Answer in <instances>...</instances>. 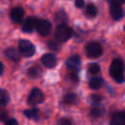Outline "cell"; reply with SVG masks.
Returning <instances> with one entry per match:
<instances>
[{"label":"cell","mask_w":125,"mask_h":125,"mask_svg":"<svg viewBox=\"0 0 125 125\" xmlns=\"http://www.w3.org/2000/svg\"><path fill=\"white\" fill-rule=\"evenodd\" d=\"M102 85H103V79L100 77H95V78L91 79L89 82V86L93 90H97V89L101 88Z\"/></svg>","instance_id":"cell-14"},{"label":"cell","mask_w":125,"mask_h":125,"mask_svg":"<svg viewBox=\"0 0 125 125\" xmlns=\"http://www.w3.org/2000/svg\"><path fill=\"white\" fill-rule=\"evenodd\" d=\"M37 32L42 36H47L52 31V23L45 19H38L36 25Z\"/></svg>","instance_id":"cell-5"},{"label":"cell","mask_w":125,"mask_h":125,"mask_svg":"<svg viewBox=\"0 0 125 125\" xmlns=\"http://www.w3.org/2000/svg\"><path fill=\"white\" fill-rule=\"evenodd\" d=\"M37 21L38 19L35 17H28L22 25V31L24 32H32L34 29H36V25H37Z\"/></svg>","instance_id":"cell-9"},{"label":"cell","mask_w":125,"mask_h":125,"mask_svg":"<svg viewBox=\"0 0 125 125\" xmlns=\"http://www.w3.org/2000/svg\"><path fill=\"white\" fill-rule=\"evenodd\" d=\"M103 112H104V109H103L101 106H99V105H95V106H93V107L91 108V110H90L91 115H92L93 117H95V118L100 117V116L103 114Z\"/></svg>","instance_id":"cell-19"},{"label":"cell","mask_w":125,"mask_h":125,"mask_svg":"<svg viewBox=\"0 0 125 125\" xmlns=\"http://www.w3.org/2000/svg\"><path fill=\"white\" fill-rule=\"evenodd\" d=\"M23 16H24V11L22 8L21 7H16L14 8L12 11H11V14H10V17H11V20L14 21V22H21L23 19Z\"/></svg>","instance_id":"cell-11"},{"label":"cell","mask_w":125,"mask_h":125,"mask_svg":"<svg viewBox=\"0 0 125 125\" xmlns=\"http://www.w3.org/2000/svg\"><path fill=\"white\" fill-rule=\"evenodd\" d=\"M109 73L110 76L118 83H121L124 81V76H123V61L119 58L114 59L111 62L110 67H109Z\"/></svg>","instance_id":"cell-1"},{"label":"cell","mask_w":125,"mask_h":125,"mask_svg":"<svg viewBox=\"0 0 125 125\" xmlns=\"http://www.w3.org/2000/svg\"><path fill=\"white\" fill-rule=\"evenodd\" d=\"M108 1L109 2H113V3H116V4H119V5H122L125 0H108Z\"/></svg>","instance_id":"cell-30"},{"label":"cell","mask_w":125,"mask_h":125,"mask_svg":"<svg viewBox=\"0 0 125 125\" xmlns=\"http://www.w3.org/2000/svg\"><path fill=\"white\" fill-rule=\"evenodd\" d=\"M8 119V112L5 110L0 111V121H6Z\"/></svg>","instance_id":"cell-26"},{"label":"cell","mask_w":125,"mask_h":125,"mask_svg":"<svg viewBox=\"0 0 125 125\" xmlns=\"http://www.w3.org/2000/svg\"><path fill=\"white\" fill-rule=\"evenodd\" d=\"M110 125H125V112H116L111 116Z\"/></svg>","instance_id":"cell-12"},{"label":"cell","mask_w":125,"mask_h":125,"mask_svg":"<svg viewBox=\"0 0 125 125\" xmlns=\"http://www.w3.org/2000/svg\"><path fill=\"white\" fill-rule=\"evenodd\" d=\"M5 55L8 59L12 60V61H20L21 59V52L16 50L15 48H9L6 50Z\"/></svg>","instance_id":"cell-13"},{"label":"cell","mask_w":125,"mask_h":125,"mask_svg":"<svg viewBox=\"0 0 125 125\" xmlns=\"http://www.w3.org/2000/svg\"><path fill=\"white\" fill-rule=\"evenodd\" d=\"M5 125H19L18 124V121L14 118H10V119H7L6 122H5Z\"/></svg>","instance_id":"cell-28"},{"label":"cell","mask_w":125,"mask_h":125,"mask_svg":"<svg viewBox=\"0 0 125 125\" xmlns=\"http://www.w3.org/2000/svg\"><path fill=\"white\" fill-rule=\"evenodd\" d=\"M101 100H102V97L99 96V95H92V96H91V101H92L94 104H98V103H100Z\"/></svg>","instance_id":"cell-25"},{"label":"cell","mask_w":125,"mask_h":125,"mask_svg":"<svg viewBox=\"0 0 125 125\" xmlns=\"http://www.w3.org/2000/svg\"><path fill=\"white\" fill-rule=\"evenodd\" d=\"M27 75L30 77V78H37L39 75H40V71L37 67L35 66H31L27 69Z\"/></svg>","instance_id":"cell-21"},{"label":"cell","mask_w":125,"mask_h":125,"mask_svg":"<svg viewBox=\"0 0 125 125\" xmlns=\"http://www.w3.org/2000/svg\"><path fill=\"white\" fill-rule=\"evenodd\" d=\"M41 61H42V63H43L46 67H48V68H52V67L56 66V64H57V58H56V56H55L54 54H52V53L45 54V55L42 57Z\"/></svg>","instance_id":"cell-10"},{"label":"cell","mask_w":125,"mask_h":125,"mask_svg":"<svg viewBox=\"0 0 125 125\" xmlns=\"http://www.w3.org/2000/svg\"><path fill=\"white\" fill-rule=\"evenodd\" d=\"M60 41H55V40H50L48 42V47L52 51H59L60 49Z\"/></svg>","instance_id":"cell-23"},{"label":"cell","mask_w":125,"mask_h":125,"mask_svg":"<svg viewBox=\"0 0 125 125\" xmlns=\"http://www.w3.org/2000/svg\"><path fill=\"white\" fill-rule=\"evenodd\" d=\"M80 65H81V60L78 55H73V56L69 57L66 61V66L72 71L79 70Z\"/></svg>","instance_id":"cell-8"},{"label":"cell","mask_w":125,"mask_h":125,"mask_svg":"<svg viewBox=\"0 0 125 125\" xmlns=\"http://www.w3.org/2000/svg\"><path fill=\"white\" fill-rule=\"evenodd\" d=\"M55 21L57 22H59V24L60 23H65V21H67V16H66L65 12L64 11L57 12L56 15H55Z\"/></svg>","instance_id":"cell-15"},{"label":"cell","mask_w":125,"mask_h":125,"mask_svg":"<svg viewBox=\"0 0 125 125\" xmlns=\"http://www.w3.org/2000/svg\"><path fill=\"white\" fill-rule=\"evenodd\" d=\"M72 36V29L66 23H60L55 30V38L60 42L67 41Z\"/></svg>","instance_id":"cell-2"},{"label":"cell","mask_w":125,"mask_h":125,"mask_svg":"<svg viewBox=\"0 0 125 125\" xmlns=\"http://www.w3.org/2000/svg\"><path fill=\"white\" fill-rule=\"evenodd\" d=\"M88 72L90 74H97L100 72V65L98 63H91L88 66Z\"/></svg>","instance_id":"cell-22"},{"label":"cell","mask_w":125,"mask_h":125,"mask_svg":"<svg viewBox=\"0 0 125 125\" xmlns=\"http://www.w3.org/2000/svg\"><path fill=\"white\" fill-rule=\"evenodd\" d=\"M63 100H64V102H65L66 104H73L76 103L77 98H76V95H75V94H73V93H67V94L63 97Z\"/></svg>","instance_id":"cell-20"},{"label":"cell","mask_w":125,"mask_h":125,"mask_svg":"<svg viewBox=\"0 0 125 125\" xmlns=\"http://www.w3.org/2000/svg\"><path fill=\"white\" fill-rule=\"evenodd\" d=\"M19 49L21 54L24 57H31L35 53L34 45L28 40H21L19 43Z\"/></svg>","instance_id":"cell-4"},{"label":"cell","mask_w":125,"mask_h":125,"mask_svg":"<svg viewBox=\"0 0 125 125\" xmlns=\"http://www.w3.org/2000/svg\"><path fill=\"white\" fill-rule=\"evenodd\" d=\"M58 125H72V122L68 118H62L58 122Z\"/></svg>","instance_id":"cell-24"},{"label":"cell","mask_w":125,"mask_h":125,"mask_svg":"<svg viewBox=\"0 0 125 125\" xmlns=\"http://www.w3.org/2000/svg\"><path fill=\"white\" fill-rule=\"evenodd\" d=\"M85 13H86V15H87L88 17H90V18H93V17H95V16L97 15V13H98L97 7H96L94 4L90 3V4H88V5H87Z\"/></svg>","instance_id":"cell-17"},{"label":"cell","mask_w":125,"mask_h":125,"mask_svg":"<svg viewBox=\"0 0 125 125\" xmlns=\"http://www.w3.org/2000/svg\"><path fill=\"white\" fill-rule=\"evenodd\" d=\"M9 102V95L8 93L3 90V89H0V107H4L7 103Z\"/></svg>","instance_id":"cell-18"},{"label":"cell","mask_w":125,"mask_h":125,"mask_svg":"<svg viewBox=\"0 0 125 125\" xmlns=\"http://www.w3.org/2000/svg\"><path fill=\"white\" fill-rule=\"evenodd\" d=\"M109 12H110V15H111L112 19L115 20V21L120 20L124 16V11L121 8V5L116 4V3H113V2H110Z\"/></svg>","instance_id":"cell-7"},{"label":"cell","mask_w":125,"mask_h":125,"mask_svg":"<svg viewBox=\"0 0 125 125\" xmlns=\"http://www.w3.org/2000/svg\"><path fill=\"white\" fill-rule=\"evenodd\" d=\"M75 6L77 8H82L84 6V0H75Z\"/></svg>","instance_id":"cell-29"},{"label":"cell","mask_w":125,"mask_h":125,"mask_svg":"<svg viewBox=\"0 0 125 125\" xmlns=\"http://www.w3.org/2000/svg\"><path fill=\"white\" fill-rule=\"evenodd\" d=\"M23 114L27 117V118H34L37 119L39 116V110L37 108H29V109H25L23 111Z\"/></svg>","instance_id":"cell-16"},{"label":"cell","mask_w":125,"mask_h":125,"mask_svg":"<svg viewBox=\"0 0 125 125\" xmlns=\"http://www.w3.org/2000/svg\"><path fill=\"white\" fill-rule=\"evenodd\" d=\"M3 70H4V66H3V63H2V62H0V75L2 74Z\"/></svg>","instance_id":"cell-31"},{"label":"cell","mask_w":125,"mask_h":125,"mask_svg":"<svg viewBox=\"0 0 125 125\" xmlns=\"http://www.w3.org/2000/svg\"><path fill=\"white\" fill-rule=\"evenodd\" d=\"M69 78H70V80H71L72 82H74V83L78 82V76H77V74L75 73V71H74V72H71V73L69 74Z\"/></svg>","instance_id":"cell-27"},{"label":"cell","mask_w":125,"mask_h":125,"mask_svg":"<svg viewBox=\"0 0 125 125\" xmlns=\"http://www.w3.org/2000/svg\"><path fill=\"white\" fill-rule=\"evenodd\" d=\"M43 100H44V95H43L42 91L38 88H33L28 95L27 103L30 105H35V104L43 102Z\"/></svg>","instance_id":"cell-6"},{"label":"cell","mask_w":125,"mask_h":125,"mask_svg":"<svg viewBox=\"0 0 125 125\" xmlns=\"http://www.w3.org/2000/svg\"><path fill=\"white\" fill-rule=\"evenodd\" d=\"M85 51H86L87 56L90 57V58H99L103 54L102 46L98 42H94V41L93 42H89L86 45Z\"/></svg>","instance_id":"cell-3"}]
</instances>
